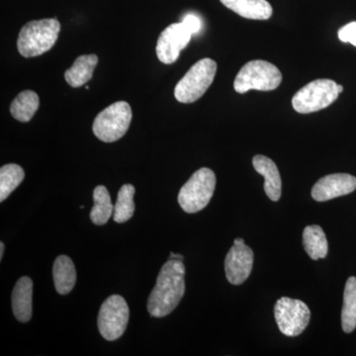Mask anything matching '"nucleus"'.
<instances>
[{
  "mask_svg": "<svg viewBox=\"0 0 356 356\" xmlns=\"http://www.w3.org/2000/svg\"><path fill=\"white\" fill-rule=\"evenodd\" d=\"M185 293V266L181 261L168 259L161 267L156 286L147 300V311L154 318L170 315Z\"/></svg>",
  "mask_w": 356,
  "mask_h": 356,
  "instance_id": "nucleus-1",
  "label": "nucleus"
},
{
  "mask_svg": "<svg viewBox=\"0 0 356 356\" xmlns=\"http://www.w3.org/2000/svg\"><path fill=\"white\" fill-rule=\"evenodd\" d=\"M60 31L56 18L35 20L23 26L18 37L17 48L24 58H34L50 51Z\"/></svg>",
  "mask_w": 356,
  "mask_h": 356,
  "instance_id": "nucleus-2",
  "label": "nucleus"
},
{
  "mask_svg": "<svg viewBox=\"0 0 356 356\" xmlns=\"http://www.w3.org/2000/svg\"><path fill=\"white\" fill-rule=\"evenodd\" d=\"M282 74L276 65L266 60H255L243 65L234 81V88L238 93L248 91H271L280 86Z\"/></svg>",
  "mask_w": 356,
  "mask_h": 356,
  "instance_id": "nucleus-3",
  "label": "nucleus"
},
{
  "mask_svg": "<svg viewBox=\"0 0 356 356\" xmlns=\"http://www.w3.org/2000/svg\"><path fill=\"white\" fill-rule=\"evenodd\" d=\"M217 72V63L209 58L198 60L177 84L175 96L180 103L197 102L210 88Z\"/></svg>",
  "mask_w": 356,
  "mask_h": 356,
  "instance_id": "nucleus-4",
  "label": "nucleus"
},
{
  "mask_svg": "<svg viewBox=\"0 0 356 356\" xmlns=\"http://www.w3.org/2000/svg\"><path fill=\"white\" fill-rule=\"evenodd\" d=\"M216 187V175L210 168H202L194 172L180 189L178 203L186 213H196L209 204Z\"/></svg>",
  "mask_w": 356,
  "mask_h": 356,
  "instance_id": "nucleus-5",
  "label": "nucleus"
},
{
  "mask_svg": "<svg viewBox=\"0 0 356 356\" xmlns=\"http://www.w3.org/2000/svg\"><path fill=\"white\" fill-rule=\"evenodd\" d=\"M339 92L336 81L316 79L300 89L292 98V106L300 114L314 113L332 104Z\"/></svg>",
  "mask_w": 356,
  "mask_h": 356,
  "instance_id": "nucleus-6",
  "label": "nucleus"
},
{
  "mask_svg": "<svg viewBox=\"0 0 356 356\" xmlns=\"http://www.w3.org/2000/svg\"><path fill=\"white\" fill-rule=\"evenodd\" d=\"M132 116L129 103H113L96 116L93 122V133L102 142H116L127 133Z\"/></svg>",
  "mask_w": 356,
  "mask_h": 356,
  "instance_id": "nucleus-7",
  "label": "nucleus"
},
{
  "mask_svg": "<svg viewBox=\"0 0 356 356\" xmlns=\"http://www.w3.org/2000/svg\"><path fill=\"white\" fill-rule=\"evenodd\" d=\"M130 311L127 302L119 295L105 300L98 314V329L106 341H113L123 336L129 322Z\"/></svg>",
  "mask_w": 356,
  "mask_h": 356,
  "instance_id": "nucleus-8",
  "label": "nucleus"
},
{
  "mask_svg": "<svg viewBox=\"0 0 356 356\" xmlns=\"http://www.w3.org/2000/svg\"><path fill=\"white\" fill-rule=\"evenodd\" d=\"M274 317L283 334L297 337L305 331L310 322L311 312L301 300L282 297L274 307Z\"/></svg>",
  "mask_w": 356,
  "mask_h": 356,
  "instance_id": "nucleus-9",
  "label": "nucleus"
},
{
  "mask_svg": "<svg viewBox=\"0 0 356 356\" xmlns=\"http://www.w3.org/2000/svg\"><path fill=\"white\" fill-rule=\"evenodd\" d=\"M192 33L184 23H173L159 35L156 44V56L161 63L172 65L179 58L180 51L189 44Z\"/></svg>",
  "mask_w": 356,
  "mask_h": 356,
  "instance_id": "nucleus-10",
  "label": "nucleus"
},
{
  "mask_svg": "<svg viewBox=\"0 0 356 356\" xmlns=\"http://www.w3.org/2000/svg\"><path fill=\"white\" fill-rule=\"evenodd\" d=\"M356 189V177L348 173H334L318 179L312 189V197L318 202L348 195Z\"/></svg>",
  "mask_w": 356,
  "mask_h": 356,
  "instance_id": "nucleus-11",
  "label": "nucleus"
},
{
  "mask_svg": "<svg viewBox=\"0 0 356 356\" xmlns=\"http://www.w3.org/2000/svg\"><path fill=\"white\" fill-rule=\"evenodd\" d=\"M254 252L245 243L234 245L225 259V271L229 282L233 285L243 284L252 273Z\"/></svg>",
  "mask_w": 356,
  "mask_h": 356,
  "instance_id": "nucleus-12",
  "label": "nucleus"
},
{
  "mask_svg": "<svg viewBox=\"0 0 356 356\" xmlns=\"http://www.w3.org/2000/svg\"><path fill=\"white\" fill-rule=\"evenodd\" d=\"M252 165L254 170L264 177V191L268 198L273 201L280 200L282 182L275 163L266 156L257 154L252 159Z\"/></svg>",
  "mask_w": 356,
  "mask_h": 356,
  "instance_id": "nucleus-13",
  "label": "nucleus"
},
{
  "mask_svg": "<svg viewBox=\"0 0 356 356\" xmlns=\"http://www.w3.org/2000/svg\"><path fill=\"white\" fill-rule=\"evenodd\" d=\"M33 281L23 276L16 282L13 292L14 316L21 323H27L32 317Z\"/></svg>",
  "mask_w": 356,
  "mask_h": 356,
  "instance_id": "nucleus-14",
  "label": "nucleus"
},
{
  "mask_svg": "<svg viewBox=\"0 0 356 356\" xmlns=\"http://www.w3.org/2000/svg\"><path fill=\"white\" fill-rule=\"evenodd\" d=\"M227 8L243 18L267 20L273 15V6L266 0H220Z\"/></svg>",
  "mask_w": 356,
  "mask_h": 356,
  "instance_id": "nucleus-15",
  "label": "nucleus"
},
{
  "mask_svg": "<svg viewBox=\"0 0 356 356\" xmlns=\"http://www.w3.org/2000/svg\"><path fill=\"white\" fill-rule=\"evenodd\" d=\"M54 282L58 294H69L76 282V271L74 262L67 255H60L53 266Z\"/></svg>",
  "mask_w": 356,
  "mask_h": 356,
  "instance_id": "nucleus-16",
  "label": "nucleus"
},
{
  "mask_svg": "<svg viewBox=\"0 0 356 356\" xmlns=\"http://www.w3.org/2000/svg\"><path fill=\"white\" fill-rule=\"evenodd\" d=\"M97 64V56H81L76 58L72 67L65 72V81L72 88H81L92 79L93 70Z\"/></svg>",
  "mask_w": 356,
  "mask_h": 356,
  "instance_id": "nucleus-17",
  "label": "nucleus"
},
{
  "mask_svg": "<svg viewBox=\"0 0 356 356\" xmlns=\"http://www.w3.org/2000/svg\"><path fill=\"white\" fill-rule=\"evenodd\" d=\"M303 245L307 254L314 261L325 259L329 252V245L324 231L317 225L306 227L304 229Z\"/></svg>",
  "mask_w": 356,
  "mask_h": 356,
  "instance_id": "nucleus-18",
  "label": "nucleus"
},
{
  "mask_svg": "<svg viewBox=\"0 0 356 356\" xmlns=\"http://www.w3.org/2000/svg\"><path fill=\"white\" fill-rule=\"evenodd\" d=\"M39 96L32 90H24L16 96L11 103L13 118L20 122H29L39 108Z\"/></svg>",
  "mask_w": 356,
  "mask_h": 356,
  "instance_id": "nucleus-19",
  "label": "nucleus"
},
{
  "mask_svg": "<svg viewBox=\"0 0 356 356\" xmlns=\"http://www.w3.org/2000/svg\"><path fill=\"white\" fill-rule=\"evenodd\" d=\"M341 327L346 334L356 329V277L353 276L348 278L344 287Z\"/></svg>",
  "mask_w": 356,
  "mask_h": 356,
  "instance_id": "nucleus-20",
  "label": "nucleus"
},
{
  "mask_svg": "<svg viewBox=\"0 0 356 356\" xmlns=\"http://www.w3.org/2000/svg\"><path fill=\"white\" fill-rule=\"evenodd\" d=\"M93 201L95 206L90 212L91 221L97 226H102L108 222L114 213V206L112 205L111 197L106 187L103 185L95 187L93 191Z\"/></svg>",
  "mask_w": 356,
  "mask_h": 356,
  "instance_id": "nucleus-21",
  "label": "nucleus"
},
{
  "mask_svg": "<svg viewBox=\"0 0 356 356\" xmlns=\"http://www.w3.org/2000/svg\"><path fill=\"white\" fill-rule=\"evenodd\" d=\"M24 177V170L15 163H9L0 168V202H3L19 186Z\"/></svg>",
  "mask_w": 356,
  "mask_h": 356,
  "instance_id": "nucleus-22",
  "label": "nucleus"
},
{
  "mask_svg": "<svg viewBox=\"0 0 356 356\" xmlns=\"http://www.w3.org/2000/svg\"><path fill=\"white\" fill-rule=\"evenodd\" d=\"M135 187L132 184H125L121 187L117 196L116 204L114 206L113 219L116 222L122 224L129 221L135 212L134 203Z\"/></svg>",
  "mask_w": 356,
  "mask_h": 356,
  "instance_id": "nucleus-23",
  "label": "nucleus"
},
{
  "mask_svg": "<svg viewBox=\"0 0 356 356\" xmlns=\"http://www.w3.org/2000/svg\"><path fill=\"white\" fill-rule=\"evenodd\" d=\"M339 38L343 43H350L356 47V22H351L341 28Z\"/></svg>",
  "mask_w": 356,
  "mask_h": 356,
  "instance_id": "nucleus-24",
  "label": "nucleus"
},
{
  "mask_svg": "<svg viewBox=\"0 0 356 356\" xmlns=\"http://www.w3.org/2000/svg\"><path fill=\"white\" fill-rule=\"evenodd\" d=\"M182 23L186 26L187 29L192 33V35L197 34L202 28V22H201L200 18L194 15V14H188V15L185 16Z\"/></svg>",
  "mask_w": 356,
  "mask_h": 356,
  "instance_id": "nucleus-25",
  "label": "nucleus"
},
{
  "mask_svg": "<svg viewBox=\"0 0 356 356\" xmlns=\"http://www.w3.org/2000/svg\"><path fill=\"white\" fill-rule=\"evenodd\" d=\"M170 259H177V261H184V257L181 254H170Z\"/></svg>",
  "mask_w": 356,
  "mask_h": 356,
  "instance_id": "nucleus-26",
  "label": "nucleus"
},
{
  "mask_svg": "<svg viewBox=\"0 0 356 356\" xmlns=\"http://www.w3.org/2000/svg\"><path fill=\"white\" fill-rule=\"evenodd\" d=\"M4 248H6V245H4V243H0V259H2V257H3Z\"/></svg>",
  "mask_w": 356,
  "mask_h": 356,
  "instance_id": "nucleus-27",
  "label": "nucleus"
},
{
  "mask_svg": "<svg viewBox=\"0 0 356 356\" xmlns=\"http://www.w3.org/2000/svg\"><path fill=\"white\" fill-rule=\"evenodd\" d=\"M337 89H339V93H341L343 91V86H341V84H337Z\"/></svg>",
  "mask_w": 356,
  "mask_h": 356,
  "instance_id": "nucleus-28",
  "label": "nucleus"
}]
</instances>
